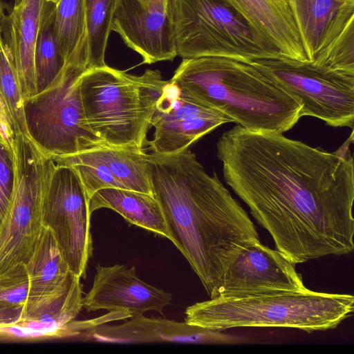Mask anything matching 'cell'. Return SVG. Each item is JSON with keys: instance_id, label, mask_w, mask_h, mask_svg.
<instances>
[{"instance_id": "1", "label": "cell", "mask_w": 354, "mask_h": 354, "mask_svg": "<svg viewBox=\"0 0 354 354\" xmlns=\"http://www.w3.org/2000/svg\"><path fill=\"white\" fill-rule=\"evenodd\" d=\"M236 125L217 143L225 183L295 265L354 248L353 158Z\"/></svg>"}, {"instance_id": "2", "label": "cell", "mask_w": 354, "mask_h": 354, "mask_svg": "<svg viewBox=\"0 0 354 354\" xmlns=\"http://www.w3.org/2000/svg\"><path fill=\"white\" fill-rule=\"evenodd\" d=\"M153 195L171 242L195 272L210 298L239 251L260 240L241 204L215 172L208 174L194 153L147 156Z\"/></svg>"}, {"instance_id": "3", "label": "cell", "mask_w": 354, "mask_h": 354, "mask_svg": "<svg viewBox=\"0 0 354 354\" xmlns=\"http://www.w3.org/2000/svg\"><path fill=\"white\" fill-rule=\"evenodd\" d=\"M170 82L245 129L283 133L301 118L300 102L250 62L221 57L183 59Z\"/></svg>"}, {"instance_id": "4", "label": "cell", "mask_w": 354, "mask_h": 354, "mask_svg": "<svg viewBox=\"0 0 354 354\" xmlns=\"http://www.w3.org/2000/svg\"><path fill=\"white\" fill-rule=\"evenodd\" d=\"M353 310L352 295L306 288L210 298L188 306L185 322L218 330L277 327L312 333L337 328L352 315Z\"/></svg>"}, {"instance_id": "5", "label": "cell", "mask_w": 354, "mask_h": 354, "mask_svg": "<svg viewBox=\"0 0 354 354\" xmlns=\"http://www.w3.org/2000/svg\"><path fill=\"white\" fill-rule=\"evenodd\" d=\"M167 82L157 70L136 76L106 64L87 68L79 88L88 128L107 146L143 149Z\"/></svg>"}, {"instance_id": "6", "label": "cell", "mask_w": 354, "mask_h": 354, "mask_svg": "<svg viewBox=\"0 0 354 354\" xmlns=\"http://www.w3.org/2000/svg\"><path fill=\"white\" fill-rule=\"evenodd\" d=\"M174 26L177 55L183 59L250 62L283 56L227 0H174Z\"/></svg>"}, {"instance_id": "7", "label": "cell", "mask_w": 354, "mask_h": 354, "mask_svg": "<svg viewBox=\"0 0 354 354\" xmlns=\"http://www.w3.org/2000/svg\"><path fill=\"white\" fill-rule=\"evenodd\" d=\"M87 68L84 62L66 64L49 88L23 101L28 136L47 157L107 146L85 121L79 80Z\"/></svg>"}, {"instance_id": "8", "label": "cell", "mask_w": 354, "mask_h": 354, "mask_svg": "<svg viewBox=\"0 0 354 354\" xmlns=\"http://www.w3.org/2000/svg\"><path fill=\"white\" fill-rule=\"evenodd\" d=\"M89 198L71 166L48 157L41 198L43 226L50 229L72 273L85 278L93 254Z\"/></svg>"}, {"instance_id": "9", "label": "cell", "mask_w": 354, "mask_h": 354, "mask_svg": "<svg viewBox=\"0 0 354 354\" xmlns=\"http://www.w3.org/2000/svg\"><path fill=\"white\" fill-rule=\"evenodd\" d=\"M16 180L0 225V273L30 260L44 228L41 198L47 156L26 136L15 148Z\"/></svg>"}, {"instance_id": "10", "label": "cell", "mask_w": 354, "mask_h": 354, "mask_svg": "<svg viewBox=\"0 0 354 354\" xmlns=\"http://www.w3.org/2000/svg\"><path fill=\"white\" fill-rule=\"evenodd\" d=\"M250 63L300 102L301 117H315L333 127L353 129L354 73L283 56Z\"/></svg>"}, {"instance_id": "11", "label": "cell", "mask_w": 354, "mask_h": 354, "mask_svg": "<svg viewBox=\"0 0 354 354\" xmlns=\"http://www.w3.org/2000/svg\"><path fill=\"white\" fill-rule=\"evenodd\" d=\"M228 122L232 120L224 113L185 95L168 81L156 106L153 138L148 144L154 153H177Z\"/></svg>"}, {"instance_id": "12", "label": "cell", "mask_w": 354, "mask_h": 354, "mask_svg": "<svg viewBox=\"0 0 354 354\" xmlns=\"http://www.w3.org/2000/svg\"><path fill=\"white\" fill-rule=\"evenodd\" d=\"M174 0H118L112 30L140 54L143 64L172 61L177 56Z\"/></svg>"}, {"instance_id": "13", "label": "cell", "mask_w": 354, "mask_h": 354, "mask_svg": "<svg viewBox=\"0 0 354 354\" xmlns=\"http://www.w3.org/2000/svg\"><path fill=\"white\" fill-rule=\"evenodd\" d=\"M306 288L295 265L278 250L258 240L246 245L235 257L221 278L215 297Z\"/></svg>"}, {"instance_id": "14", "label": "cell", "mask_w": 354, "mask_h": 354, "mask_svg": "<svg viewBox=\"0 0 354 354\" xmlns=\"http://www.w3.org/2000/svg\"><path fill=\"white\" fill-rule=\"evenodd\" d=\"M171 300L169 292L141 280L135 266L98 265L92 286L83 297V308L88 312H124L132 318L151 310L163 314Z\"/></svg>"}, {"instance_id": "15", "label": "cell", "mask_w": 354, "mask_h": 354, "mask_svg": "<svg viewBox=\"0 0 354 354\" xmlns=\"http://www.w3.org/2000/svg\"><path fill=\"white\" fill-rule=\"evenodd\" d=\"M162 318L132 317L119 325L102 324L77 336L86 340L109 343L180 342L187 344H240L244 337Z\"/></svg>"}, {"instance_id": "16", "label": "cell", "mask_w": 354, "mask_h": 354, "mask_svg": "<svg viewBox=\"0 0 354 354\" xmlns=\"http://www.w3.org/2000/svg\"><path fill=\"white\" fill-rule=\"evenodd\" d=\"M308 62L354 17V0H286Z\"/></svg>"}, {"instance_id": "17", "label": "cell", "mask_w": 354, "mask_h": 354, "mask_svg": "<svg viewBox=\"0 0 354 354\" xmlns=\"http://www.w3.org/2000/svg\"><path fill=\"white\" fill-rule=\"evenodd\" d=\"M46 0H23L5 16L1 32L17 70L24 100L36 95L35 49Z\"/></svg>"}, {"instance_id": "18", "label": "cell", "mask_w": 354, "mask_h": 354, "mask_svg": "<svg viewBox=\"0 0 354 354\" xmlns=\"http://www.w3.org/2000/svg\"><path fill=\"white\" fill-rule=\"evenodd\" d=\"M286 57L308 62L286 0H227Z\"/></svg>"}, {"instance_id": "19", "label": "cell", "mask_w": 354, "mask_h": 354, "mask_svg": "<svg viewBox=\"0 0 354 354\" xmlns=\"http://www.w3.org/2000/svg\"><path fill=\"white\" fill-rule=\"evenodd\" d=\"M26 267L29 288L23 321L60 290L71 274L54 234L45 227Z\"/></svg>"}, {"instance_id": "20", "label": "cell", "mask_w": 354, "mask_h": 354, "mask_svg": "<svg viewBox=\"0 0 354 354\" xmlns=\"http://www.w3.org/2000/svg\"><path fill=\"white\" fill-rule=\"evenodd\" d=\"M100 208L111 209L129 223L171 241L160 205L152 195L122 188H103L95 192L88 201L91 214Z\"/></svg>"}, {"instance_id": "21", "label": "cell", "mask_w": 354, "mask_h": 354, "mask_svg": "<svg viewBox=\"0 0 354 354\" xmlns=\"http://www.w3.org/2000/svg\"><path fill=\"white\" fill-rule=\"evenodd\" d=\"M81 278L71 272L63 288L44 301L18 326L44 335L62 337L83 308Z\"/></svg>"}, {"instance_id": "22", "label": "cell", "mask_w": 354, "mask_h": 354, "mask_svg": "<svg viewBox=\"0 0 354 354\" xmlns=\"http://www.w3.org/2000/svg\"><path fill=\"white\" fill-rule=\"evenodd\" d=\"M55 34L65 65L88 60L84 0H60L55 6Z\"/></svg>"}, {"instance_id": "23", "label": "cell", "mask_w": 354, "mask_h": 354, "mask_svg": "<svg viewBox=\"0 0 354 354\" xmlns=\"http://www.w3.org/2000/svg\"><path fill=\"white\" fill-rule=\"evenodd\" d=\"M55 6L46 1L40 20L34 59L36 94L49 88L65 66L55 34Z\"/></svg>"}, {"instance_id": "24", "label": "cell", "mask_w": 354, "mask_h": 354, "mask_svg": "<svg viewBox=\"0 0 354 354\" xmlns=\"http://www.w3.org/2000/svg\"><path fill=\"white\" fill-rule=\"evenodd\" d=\"M125 189L153 195L143 149L103 146L94 149Z\"/></svg>"}, {"instance_id": "25", "label": "cell", "mask_w": 354, "mask_h": 354, "mask_svg": "<svg viewBox=\"0 0 354 354\" xmlns=\"http://www.w3.org/2000/svg\"><path fill=\"white\" fill-rule=\"evenodd\" d=\"M118 0H84L88 67L106 65L105 51Z\"/></svg>"}, {"instance_id": "26", "label": "cell", "mask_w": 354, "mask_h": 354, "mask_svg": "<svg viewBox=\"0 0 354 354\" xmlns=\"http://www.w3.org/2000/svg\"><path fill=\"white\" fill-rule=\"evenodd\" d=\"M28 288L26 265L19 264L0 273V328L22 322Z\"/></svg>"}, {"instance_id": "27", "label": "cell", "mask_w": 354, "mask_h": 354, "mask_svg": "<svg viewBox=\"0 0 354 354\" xmlns=\"http://www.w3.org/2000/svg\"><path fill=\"white\" fill-rule=\"evenodd\" d=\"M68 165L77 172L88 198L97 191L106 187L125 189L113 176L105 162L91 149L74 154L49 157Z\"/></svg>"}, {"instance_id": "28", "label": "cell", "mask_w": 354, "mask_h": 354, "mask_svg": "<svg viewBox=\"0 0 354 354\" xmlns=\"http://www.w3.org/2000/svg\"><path fill=\"white\" fill-rule=\"evenodd\" d=\"M0 91L11 111L18 134L28 136L24 97L17 70L3 42L0 28Z\"/></svg>"}, {"instance_id": "29", "label": "cell", "mask_w": 354, "mask_h": 354, "mask_svg": "<svg viewBox=\"0 0 354 354\" xmlns=\"http://www.w3.org/2000/svg\"><path fill=\"white\" fill-rule=\"evenodd\" d=\"M312 63L331 70L354 73V17Z\"/></svg>"}, {"instance_id": "30", "label": "cell", "mask_w": 354, "mask_h": 354, "mask_svg": "<svg viewBox=\"0 0 354 354\" xmlns=\"http://www.w3.org/2000/svg\"><path fill=\"white\" fill-rule=\"evenodd\" d=\"M15 180V152L0 134V225L10 203Z\"/></svg>"}, {"instance_id": "31", "label": "cell", "mask_w": 354, "mask_h": 354, "mask_svg": "<svg viewBox=\"0 0 354 354\" xmlns=\"http://www.w3.org/2000/svg\"><path fill=\"white\" fill-rule=\"evenodd\" d=\"M0 134L15 151L18 132L8 104L0 91Z\"/></svg>"}, {"instance_id": "32", "label": "cell", "mask_w": 354, "mask_h": 354, "mask_svg": "<svg viewBox=\"0 0 354 354\" xmlns=\"http://www.w3.org/2000/svg\"><path fill=\"white\" fill-rule=\"evenodd\" d=\"M4 9H5L4 5L2 3V1L0 0V28H1V23L6 16L5 13H4Z\"/></svg>"}, {"instance_id": "33", "label": "cell", "mask_w": 354, "mask_h": 354, "mask_svg": "<svg viewBox=\"0 0 354 354\" xmlns=\"http://www.w3.org/2000/svg\"><path fill=\"white\" fill-rule=\"evenodd\" d=\"M46 1L47 2L53 3L55 6H57L59 3V2L60 1V0H46Z\"/></svg>"}, {"instance_id": "34", "label": "cell", "mask_w": 354, "mask_h": 354, "mask_svg": "<svg viewBox=\"0 0 354 354\" xmlns=\"http://www.w3.org/2000/svg\"><path fill=\"white\" fill-rule=\"evenodd\" d=\"M22 1L23 0H15V6H17L19 4H20Z\"/></svg>"}, {"instance_id": "35", "label": "cell", "mask_w": 354, "mask_h": 354, "mask_svg": "<svg viewBox=\"0 0 354 354\" xmlns=\"http://www.w3.org/2000/svg\"><path fill=\"white\" fill-rule=\"evenodd\" d=\"M142 3H145L147 0H140Z\"/></svg>"}]
</instances>
